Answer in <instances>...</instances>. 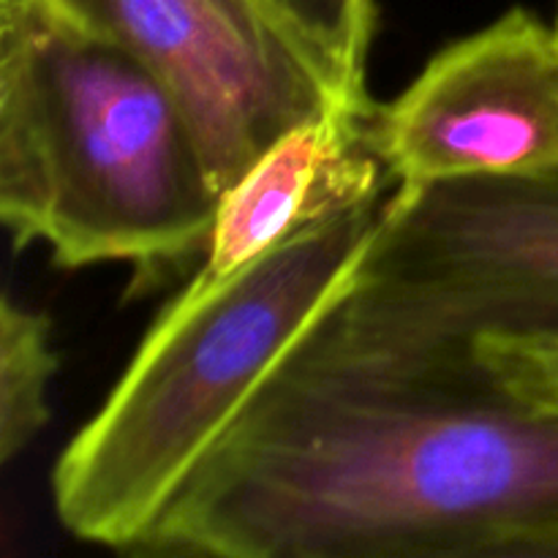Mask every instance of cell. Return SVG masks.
<instances>
[{"mask_svg":"<svg viewBox=\"0 0 558 558\" xmlns=\"http://www.w3.org/2000/svg\"><path fill=\"white\" fill-rule=\"evenodd\" d=\"M156 532L229 558H385L558 534V417L472 352L325 325L189 480Z\"/></svg>","mask_w":558,"mask_h":558,"instance_id":"obj_1","label":"cell"},{"mask_svg":"<svg viewBox=\"0 0 558 558\" xmlns=\"http://www.w3.org/2000/svg\"><path fill=\"white\" fill-rule=\"evenodd\" d=\"M390 194L227 281L180 289L54 463L65 532L112 550L161 526L205 458L352 292Z\"/></svg>","mask_w":558,"mask_h":558,"instance_id":"obj_2","label":"cell"},{"mask_svg":"<svg viewBox=\"0 0 558 558\" xmlns=\"http://www.w3.org/2000/svg\"><path fill=\"white\" fill-rule=\"evenodd\" d=\"M218 199L150 69L38 0H0V218L14 248L150 281L202 256Z\"/></svg>","mask_w":558,"mask_h":558,"instance_id":"obj_3","label":"cell"},{"mask_svg":"<svg viewBox=\"0 0 558 558\" xmlns=\"http://www.w3.org/2000/svg\"><path fill=\"white\" fill-rule=\"evenodd\" d=\"M327 325L398 352L558 336V172L396 185Z\"/></svg>","mask_w":558,"mask_h":558,"instance_id":"obj_4","label":"cell"},{"mask_svg":"<svg viewBox=\"0 0 558 558\" xmlns=\"http://www.w3.org/2000/svg\"><path fill=\"white\" fill-rule=\"evenodd\" d=\"M178 98L218 196L287 131L341 107L267 0H38Z\"/></svg>","mask_w":558,"mask_h":558,"instance_id":"obj_5","label":"cell"},{"mask_svg":"<svg viewBox=\"0 0 558 558\" xmlns=\"http://www.w3.org/2000/svg\"><path fill=\"white\" fill-rule=\"evenodd\" d=\"M396 185L558 172V31L510 9L371 114Z\"/></svg>","mask_w":558,"mask_h":558,"instance_id":"obj_6","label":"cell"},{"mask_svg":"<svg viewBox=\"0 0 558 558\" xmlns=\"http://www.w3.org/2000/svg\"><path fill=\"white\" fill-rule=\"evenodd\" d=\"M371 114L330 107L262 153L218 199L191 281H227L303 232L385 199L396 183L371 140Z\"/></svg>","mask_w":558,"mask_h":558,"instance_id":"obj_7","label":"cell"},{"mask_svg":"<svg viewBox=\"0 0 558 558\" xmlns=\"http://www.w3.org/2000/svg\"><path fill=\"white\" fill-rule=\"evenodd\" d=\"M58 371L49 322L3 298L0 303V461L27 450L49 420V381Z\"/></svg>","mask_w":558,"mask_h":558,"instance_id":"obj_8","label":"cell"},{"mask_svg":"<svg viewBox=\"0 0 558 558\" xmlns=\"http://www.w3.org/2000/svg\"><path fill=\"white\" fill-rule=\"evenodd\" d=\"M287 22L341 107L374 112L365 69L376 25V0H267Z\"/></svg>","mask_w":558,"mask_h":558,"instance_id":"obj_9","label":"cell"},{"mask_svg":"<svg viewBox=\"0 0 558 558\" xmlns=\"http://www.w3.org/2000/svg\"><path fill=\"white\" fill-rule=\"evenodd\" d=\"M472 354L510 396L558 417V336L485 338Z\"/></svg>","mask_w":558,"mask_h":558,"instance_id":"obj_10","label":"cell"},{"mask_svg":"<svg viewBox=\"0 0 558 558\" xmlns=\"http://www.w3.org/2000/svg\"><path fill=\"white\" fill-rule=\"evenodd\" d=\"M385 558H558V534H521Z\"/></svg>","mask_w":558,"mask_h":558,"instance_id":"obj_11","label":"cell"},{"mask_svg":"<svg viewBox=\"0 0 558 558\" xmlns=\"http://www.w3.org/2000/svg\"><path fill=\"white\" fill-rule=\"evenodd\" d=\"M112 558H229L221 550L199 543V539L183 537V534L153 532L147 537L112 548Z\"/></svg>","mask_w":558,"mask_h":558,"instance_id":"obj_12","label":"cell"}]
</instances>
